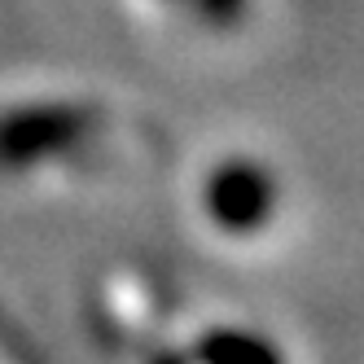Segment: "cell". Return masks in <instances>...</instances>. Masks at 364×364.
<instances>
[{
	"mask_svg": "<svg viewBox=\"0 0 364 364\" xmlns=\"http://www.w3.org/2000/svg\"><path fill=\"white\" fill-rule=\"evenodd\" d=\"M202 206H206V215L215 220V228L255 232V228L268 224L272 206H277V180L250 159L220 163L211 171V180H206V189H202Z\"/></svg>",
	"mask_w": 364,
	"mask_h": 364,
	"instance_id": "cell-2",
	"label": "cell"
},
{
	"mask_svg": "<svg viewBox=\"0 0 364 364\" xmlns=\"http://www.w3.org/2000/svg\"><path fill=\"white\" fill-rule=\"evenodd\" d=\"M198 9L211 27H237L246 18V0H198Z\"/></svg>",
	"mask_w": 364,
	"mask_h": 364,
	"instance_id": "cell-4",
	"label": "cell"
},
{
	"mask_svg": "<svg viewBox=\"0 0 364 364\" xmlns=\"http://www.w3.org/2000/svg\"><path fill=\"white\" fill-rule=\"evenodd\" d=\"M193 355L211 360V364H237V360H277L281 351H277V343L259 338L255 329H215L193 347Z\"/></svg>",
	"mask_w": 364,
	"mask_h": 364,
	"instance_id": "cell-3",
	"label": "cell"
},
{
	"mask_svg": "<svg viewBox=\"0 0 364 364\" xmlns=\"http://www.w3.org/2000/svg\"><path fill=\"white\" fill-rule=\"evenodd\" d=\"M101 127V110L84 101H27L0 114V171H27L75 154Z\"/></svg>",
	"mask_w": 364,
	"mask_h": 364,
	"instance_id": "cell-1",
	"label": "cell"
}]
</instances>
